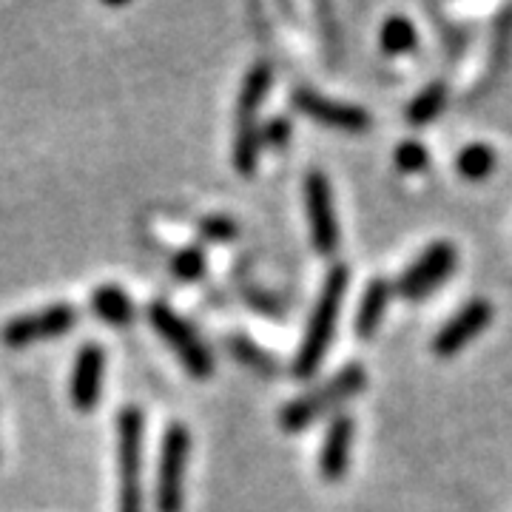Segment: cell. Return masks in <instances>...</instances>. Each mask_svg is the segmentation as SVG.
Masks as SVG:
<instances>
[{"label":"cell","instance_id":"cell-5","mask_svg":"<svg viewBox=\"0 0 512 512\" xmlns=\"http://www.w3.org/2000/svg\"><path fill=\"white\" fill-rule=\"evenodd\" d=\"M191 456V433L185 424H171L163 436L154 507L157 512H183L185 507V470Z\"/></svg>","mask_w":512,"mask_h":512},{"label":"cell","instance_id":"cell-14","mask_svg":"<svg viewBox=\"0 0 512 512\" xmlns=\"http://www.w3.org/2000/svg\"><path fill=\"white\" fill-rule=\"evenodd\" d=\"M393 285L387 279H373L365 288V296L359 302V311H356V333L359 336H373L379 325H382L384 313L390 308V299H393Z\"/></svg>","mask_w":512,"mask_h":512},{"label":"cell","instance_id":"cell-11","mask_svg":"<svg viewBox=\"0 0 512 512\" xmlns=\"http://www.w3.org/2000/svg\"><path fill=\"white\" fill-rule=\"evenodd\" d=\"M291 100L305 117H311L322 126L342 128V131H365V128H370V114L365 109H359V106L330 100L325 94L311 92V89H296Z\"/></svg>","mask_w":512,"mask_h":512},{"label":"cell","instance_id":"cell-2","mask_svg":"<svg viewBox=\"0 0 512 512\" xmlns=\"http://www.w3.org/2000/svg\"><path fill=\"white\" fill-rule=\"evenodd\" d=\"M274 83V72L268 63H256L251 72L242 80V92L237 100V140H234V165L239 174L251 177L259 163V148H262V137H259V123L256 114L259 106L265 103V97L271 92Z\"/></svg>","mask_w":512,"mask_h":512},{"label":"cell","instance_id":"cell-10","mask_svg":"<svg viewBox=\"0 0 512 512\" xmlns=\"http://www.w3.org/2000/svg\"><path fill=\"white\" fill-rule=\"evenodd\" d=\"M490 322H493V305H490L487 299H473V302H467V305H464V308L436 333V339H433L436 356L450 359V356L461 353L476 336H481L484 330L490 328Z\"/></svg>","mask_w":512,"mask_h":512},{"label":"cell","instance_id":"cell-22","mask_svg":"<svg viewBox=\"0 0 512 512\" xmlns=\"http://www.w3.org/2000/svg\"><path fill=\"white\" fill-rule=\"evenodd\" d=\"M202 237L211 239V242H228V239L237 237V222L231 217H222V214H214V217H205L200 222Z\"/></svg>","mask_w":512,"mask_h":512},{"label":"cell","instance_id":"cell-15","mask_svg":"<svg viewBox=\"0 0 512 512\" xmlns=\"http://www.w3.org/2000/svg\"><path fill=\"white\" fill-rule=\"evenodd\" d=\"M92 311L111 328H126L134 319V305L128 293L117 285H103L92 293Z\"/></svg>","mask_w":512,"mask_h":512},{"label":"cell","instance_id":"cell-4","mask_svg":"<svg viewBox=\"0 0 512 512\" xmlns=\"http://www.w3.org/2000/svg\"><path fill=\"white\" fill-rule=\"evenodd\" d=\"M117 467H120L117 512H143V413L137 407H126L117 419Z\"/></svg>","mask_w":512,"mask_h":512},{"label":"cell","instance_id":"cell-19","mask_svg":"<svg viewBox=\"0 0 512 512\" xmlns=\"http://www.w3.org/2000/svg\"><path fill=\"white\" fill-rule=\"evenodd\" d=\"M231 350H234V356H237L242 365L254 367L259 373H274L276 362L265 353L262 348H256L254 342H248L245 336H237L234 342H231Z\"/></svg>","mask_w":512,"mask_h":512},{"label":"cell","instance_id":"cell-16","mask_svg":"<svg viewBox=\"0 0 512 512\" xmlns=\"http://www.w3.org/2000/svg\"><path fill=\"white\" fill-rule=\"evenodd\" d=\"M495 165H498V154H495V148L487 146V143H473V146H467L458 154L456 160L458 174H461L464 180H473V183L487 180L495 171Z\"/></svg>","mask_w":512,"mask_h":512},{"label":"cell","instance_id":"cell-12","mask_svg":"<svg viewBox=\"0 0 512 512\" xmlns=\"http://www.w3.org/2000/svg\"><path fill=\"white\" fill-rule=\"evenodd\" d=\"M103 370H106V353L100 345H83L77 353V362L72 370L69 396L80 413H92L100 402V387H103Z\"/></svg>","mask_w":512,"mask_h":512},{"label":"cell","instance_id":"cell-8","mask_svg":"<svg viewBox=\"0 0 512 512\" xmlns=\"http://www.w3.org/2000/svg\"><path fill=\"white\" fill-rule=\"evenodd\" d=\"M458 262V251L450 242H436L407 268L402 279L393 285V291L404 299H424L430 291L447 282Z\"/></svg>","mask_w":512,"mask_h":512},{"label":"cell","instance_id":"cell-21","mask_svg":"<svg viewBox=\"0 0 512 512\" xmlns=\"http://www.w3.org/2000/svg\"><path fill=\"white\" fill-rule=\"evenodd\" d=\"M430 163V154H427V148L416 143V140H410V143H402V146L396 148V165L402 168L404 174H416V171H424Z\"/></svg>","mask_w":512,"mask_h":512},{"label":"cell","instance_id":"cell-17","mask_svg":"<svg viewBox=\"0 0 512 512\" xmlns=\"http://www.w3.org/2000/svg\"><path fill=\"white\" fill-rule=\"evenodd\" d=\"M447 106V89H444V83H430L424 92L407 106V123L410 126H427V123H433L436 117H439L441 111Z\"/></svg>","mask_w":512,"mask_h":512},{"label":"cell","instance_id":"cell-9","mask_svg":"<svg viewBox=\"0 0 512 512\" xmlns=\"http://www.w3.org/2000/svg\"><path fill=\"white\" fill-rule=\"evenodd\" d=\"M305 205H308L313 248L322 256H330L339 248V222H336V211H333L330 183L322 171L308 174V180H305Z\"/></svg>","mask_w":512,"mask_h":512},{"label":"cell","instance_id":"cell-18","mask_svg":"<svg viewBox=\"0 0 512 512\" xmlns=\"http://www.w3.org/2000/svg\"><path fill=\"white\" fill-rule=\"evenodd\" d=\"M379 43H382V49L387 55H407V52L416 49L419 35H416V26L410 20L402 18V15H393V18L384 20Z\"/></svg>","mask_w":512,"mask_h":512},{"label":"cell","instance_id":"cell-1","mask_svg":"<svg viewBox=\"0 0 512 512\" xmlns=\"http://www.w3.org/2000/svg\"><path fill=\"white\" fill-rule=\"evenodd\" d=\"M348 282L350 271L345 265H336L325 279V288L316 299V308H313L311 322H308V330H305V342H302V348L293 359V376L296 379H311L322 365L330 342H333V333H336V319H339L342 305H345Z\"/></svg>","mask_w":512,"mask_h":512},{"label":"cell","instance_id":"cell-20","mask_svg":"<svg viewBox=\"0 0 512 512\" xmlns=\"http://www.w3.org/2000/svg\"><path fill=\"white\" fill-rule=\"evenodd\" d=\"M171 271L183 282H194V279H200L205 274V254H202L200 248H185V251L174 256Z\"/></svg>","mask_w":512,"mask_h":512},{"label":"cell","instance_id":"cell-13","mask_svg":"<svg viewBox=\"0 0 512 512\" xmlns=\"http://www.w3.org/2000/svg\"><path fill=\"white\" fill-rule=\"evenodd\" d=\"M350 450H353V419L339 416L325 433L322 450H319V473L325 481H342L350 467Z\"/></svg>","mask_w":512,"mask_h":512},{"label":"cell","instance_id":"cell-6","mask_svg":"<svg viewBox=\"0 0 512 512\" xmlns=\"http://www.w3.org/2000/svg\"><path fill=\"white\" fill-rule=\"evenodd\" d=\"M148 319H151L154 330L171 345V350L180 356L183 367L194 376V379H208V376L214 373V359H211V353H208V348L200 342L197 330L191 328L180 313H174L168 305H163V302H154V305L148 308Z\"/></svg>","mask_w":512,"mask_h":512},{"label":"cell","instance_id":"cell-3","mask_svg":"<svg viewBox=\"0 0 512 512\" xmlns=\"http://www.w3.org/2000/svg\"><path fill=\"white\" fill-rule=\"evenodd\" d=\"M367 384V373L362 365H348L345 370H339L330 382H325L322 387H316L311 393H305L302 399H296V402L285 404V410H282V427L285 430H302V427H308L313 421L319 419V416H325L330 413L333 407H339V404H345L348 399H353L356 393H362Z\"/></svg>","mask_w":512,"mask_h":512},{"label":"cell","instance_id":"cell-23","mask_svg":"<svg viewBox=\"0 0 512 512\" xmlns=\"http://www.w3.org/2000/svg\"><path fill=\"white\" fill-rule=\"evenodd\" d=\"M259 137H262V146H271V148L288 146V137H291V123H288L285 117H274L268 126L259 131Z\"/></svg>","mask_w":512,"mask_h":512},{"label":"cell","instance_id":"cell-7","mask_svg":"<svg viewBox=\"0 0 512 512\" xmlns=\"http://www.w3.org/2000/svg\"><path fill=\"white\" fill-rule=\"evenodd\" d=\"M77 325V308L66 305V302H57L49 308H40L35 313H23L15 316L12 322H6L0 330V339L6 348H26V345H35L43 339H55L63 336Z\"/></svg>","mask_w":512,"mask_h":512}]
</instances>
